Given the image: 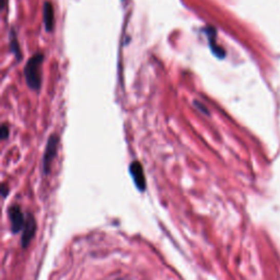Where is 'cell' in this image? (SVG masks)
Wrapping results in <instances>:
<instances>
[{"label":"cell","mask_w":280,"mask_h":280,"mask_svg":"<svg viewBox=\"0 0 280 280\" xmlns=\"http://www.w3.org/2000/svg\"><path fill=\"white\" fill-rule=\"evenodd\" d=\"M58 143H59V138L57 137V135H51V137H49L48 142L46 144L44 156H43V170L45 172V174H47V173L49 172V169H51V164L57 153Z\"/></svg>","instance_id":"7a4b0ae2"},{"label":"cell","mask_w":280,"mask_h":280,"mask_svg":"<svg viewBox=\"0 0 280 280\" xmlns=\"http://www.w3.org/2000/svg\"><path fill=\"white\" fill-rule=\"evenodd\" d=\"M2 6H3V8L7 7V0H2Z\"/></svg>","instance_id":"8fae6325"},{"label":"cell","mask_w":280,"mask_h":280,"mask_svg":"<svg viewBox=\"0 0 280 280\" xmlns=\"http://www.w3.org/2000/svg\"><path fill=\"white\" fill-rule=\"evenodd\" d=\"M10 51L14 54L16 59L21 61V57H22L21 49H20L18 38H16V36H15V32L13 29L10 32Z\"/></svg>","instance_id":"ba28073f"},{"label":"cell","mask_w":280,"mask_h":280,"mask_svg":"<svg viewBox=\"0 0 280 280\" xmlns=\"http://www.w3.org/2000/svg\"><path fill=\"white\" fill-rule=\"evenodd\" d=\"M23 233H22V246L23 249H26L27 246L30 244L31 240L33 238L36 231V222L35 219L33 218L32 215H28L27 216V220H26V225H24L23 228Z\"/></svg>","instance_id":"5b68a950"},{"label":"cell","mask_w":280,"mask_h":280,"mask_svg":"<svg viewBox=\"0 0 280 280\" xmlns=\"http://www.w3.org/2000/svg\"><path fill=\"white\" fill-rule=\"evenodd\" d=\"M204 32L206 33V35H207L208 43H209V46L211 48L212 53L215 54L218 58H224L225 55H226V52L220 46H218L216 43V36H217L216 30L211 27H208V28L204 29Z\"/></svg>","instance_id":"8992f818"},{"label":"cell","mask_w":280,"mask_h":280,"mask_svg":"<svg viewBox=\"0 0 280 280\" xmlns=\"http://www.w3.org/2000/svg\"><path fill=\"white\" fill-rule=\"evenodd\" d=\"M129 172H130L131 177H133L136 187L139 189V191L144 192L147 184H146V176H145V172H144L142 163L138 161L131 162V164L129 166Z\"/></svg>","instance_id":"277c9868"},{"label":"cell","mask_w":280,"mask_h":280,"mask_svg":"<svg viewBox=\"0 0 280 280\" xmlns=\"http://www.w3.org/2000/svg\"><path fill=\"white\" fill-rule=\"evenodd\" d=\"M8 136H9V128H8L7 125H4L2 128V137L3 139H7Z\"/></svg>","instance_id":"30bf717a"},{"label":"cell","mask_w":280,"mask_h":280,"mask_svg":"<svg viewBox=\"0 0 280 280\" xmlns=\"http://www.w3.org/2000/svg\"><path fill=\"white\" fill-rule=\"evenodd\" d=\"M10 219V228L13 233H18L23 230L24 225H26L27 218L24 217V213L21 211L19 206H11L8 211Z\"/></svg>","instance_id":"3957f363"},{"label":"cell","mask_w":280,"mask_h":280,"mask_svg":"<svg viewBox=\"0 0 280 280\" xmlns=\"http://www.w3.org/2000/svg\"><path fill=\"white\" fill-rule=\"evenodd\" d=\"M194 104H195L196 108L198 109L201 112H203L205 115H209V112L207 111V109H206V106H205L203 103H201V102H198V101H195Z\"/></svg>","instance_id":"9c48e42d"},{"label":"cell","mask_w":280,"mask_h":280,"mask_svg":"<svg viewBox=\"0 0 280 280\" xmlns=\"http://www.w3.org/2000/svg\"><path fill=\"white\" fill-rule=\"evenodd\" d=\"M43 16H44V27L45 30L49 33L54 30L55 27V12L54 6L52 3L46 2L43 8Z\"/></svg>","instance_id":"52a82bcc"},{"label":"cell","mask_w":280,"mask_h":280,"mask_svg":"<svg viewBox=\"0 0 280 280\" xmlns=\"http://www.w3.org/2000/svg\"><path fill=\"white\" fill-rule=\"evenodd\" d=\"M44 61V55L42 53H36L28 61L24 67V76L29 88L33 91H38L42 86V64Z\"/></svg>","instance_id":"6da1fadb"}]
</instances>
